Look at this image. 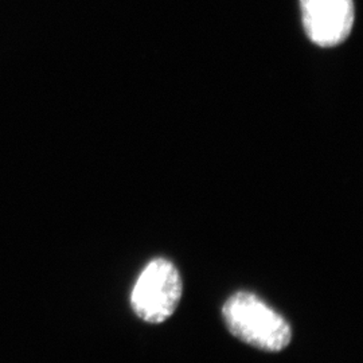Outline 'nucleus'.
Masks as SVG:
<instances>
[{
    "mask_svg": "<svg viewBox=\"0 0 363 363\" xmlns=\"http://www.w3.org/2000/svg\"><path fill=\"white\" fill-rule=\"evenodd\" d=\"M183 286L177 267L167 259L150 261L139 274L132 294L133 312L147 323L159 325L178 308Z\"/></svg>",
    "mask_w": 363,
    "mask_h": 363,
    "instance_id": "obj_2",
    "label": "nucleus"
},
{
    "mask_svg": "<svg viewBox=\"0 0 363 363\" xmlns=\"http://www.w3.org/2000/svg\"><path fill=\"white\" fill-rule=\"evenodd\" d=\"M307 37L320 48H334L350 35L352 0H300Z\"/></svg>",
    "mask_w": 363,
    "mask_h": 363,
    "instance_id": "obj_3",
    "label": "nucleus"
},
{
    "mask_svg": "<svg viewBox=\"0 0 363 363\" xmlns=\"http://www.w3.org/2000/svg\"><path fill=\"white\" fill-rule=\"evenodd\" d=\"M222 315L234 337L255 349L277 352L291 343L292 330L284 316L252 292H235L223 304Z\"/></svg>",
    "mask_w": 363,
    "mask_h": 363,
    "instance_id": "obj_1",
    "label": "nucleus"
}]
</instances>
